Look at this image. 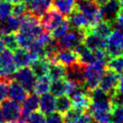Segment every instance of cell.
Masks as SVG:
<instances>
[{
  "instance_id": "obj_10",
  "label": "cell",
  "mask_w": 123,
  "mask_h": 123,
  "mask_svg": "<svg viewBox=\"0 0 123 123\" xmlns=\"http://www.w3.org/2000/svg\"><path fill=\"white\" fill-rule=\"evenodd\" d=\"M64 16L54 8H50L41 17V24L43 29L48 33H52L56 27L64 21Z\"/></svg>"
},
{
  "instance_id": "obj_49",
  "label": "cell",
  "mask_w": 123,
  "mask_h": 123,
  "mask_svg": "<svg viewBox=\"0 0 123 123\" xmlns=\"http://www.w3.org/2000/svg\"><path fill=\"white\" fill-rule=\"evenodd\" d=\"M2 35H3V34H2V31H1V29H0V37H2Z\"/></svg>"
},
{
  "instance_id": "obj_32",
  "label": "cell",
  "mask_w": 123,
  "mask_h": 123,
  "mask_svg": "<svg viewBox=\"0 0 123 123\" xmlns=\"http://www.w3.org/2000/svg\"><path fill=\"white\" fill-rule=\"evenodd\" d=\"M92 116V119L97 123H111V112L94 111H89Z\"/></svg>"
},
{
  "instance_id": "obj_2",
  "label": "cell",
  "mask_w": 123,
  "mask_h": 123,
  "mask_svg": "<svg viewBox=\"0 0 123 123\" xmlns=\"http://www.w3.org/2000/svg\"><path fill=\"white\" fill-rule=\"evenodd\" d=\"M106 67L107 63L100 61H97L94 63L85 66L83 86L89 92H92L99 87Z\"/></svg>"
},
{
  "instance_id": "obj_9",
  "label": "cell",
  "mask_w": 123,
  "mask_h": 123,
  "mask_svg": "<svg viewBox=\"0 0 123 123\" xmlns=\"http://www.w3.org/2000/svg\"><path fill=\"white\" fill-rule=\"evenodd\" d=\"M106 52L111 57L123 55V35L119 31H112L107 38Z\"/></svg>"
},
{
  "instance_id": "obj_15",
  "label": "cell",
  "mask_w": 123,
  "mask_h": 123,
  "mask_svg": "<svg viewBox=\"0 0 123 123\" xmlns=\"http://www.w3.org/2000/svg\"><path fill=\"white\" fill-rule=\"evenodd\" d=\"M28 12L41 19L43 15L51 8V0H33L28 3Z\"/></svg>"
},
{
  "instance_id": "obj_43",
  "label": "cell",
  "mask_w": 123,
  "mask_h": 123,
  "mask_svg": "<svg viewBox=\"0 0 123 123\" xmlns=\"http://www.w3.org/2000/svg\"><path fill=\"white\" fill-rule=\"evenodd\" d=\"M117 91L123 95V75L121 77H119V84H118Z\"/></svg>"
},
{
  "instance_id": "obj_23",
  "label": "cell",
  "mask_w": 123,
  "mask_h": 123,
  "mask_svg": "<svg viewBox=\"0 0 123 123\" xmlns=\"http://www.w3.org/2000/svg\"><path fill=\"white\" fill-rule=\"evenodd\" d=\"M14 61L17 68L28 67L33 62V58L30 52L25 48H18L14 52Z\"/></svg>"
},
{
  "instance_id": "obj_54",
  "label": "cell",
  "mask_w": 123,
  "mask_h": 123,
  "mask_svg": "<svg viewBox=\"0 0 123 123\" xmlns=\"http://www.w3.org/2000/svg\"><path fill=\"white\" fill-rule=\"evenodd\" d=\"M96 123H97V122H96Z\"/></svg>"
},
{
  "instance_id": "obj_34",
  "label": "cell",
  "mask_w": 123,
  "mask_h": 123,
  "mask_svg": "<svg viewBox=\"0 0 123 123\" xmlns=\"http://www.w3.org/2000/svg\"><path fill=\"white\" fill-rule=\"evenodd\" d=\"M13 5L9 1L0 0V22L6 19L8 16L12 15Z\"/></svg>"
},
{
  "instance_id": "obj_8",
  "label": "cell",
  "mask_w": 123,
  "mask_h": 123,
  "mask_svg": "<svg viewBox=\"0 0 123 123\" xmlns=\"http://www.w3.org/2000/svg\"><path fill=\"white\" fill-rule=\"evenodd\" d=\"M100 15L102 20L113 24L115 22L119 12L121 10L119 0H108L100 6Z\"/></svg>"
},
{
  "instance_id": "obj_14",
  "label": "cell",
  "mask_w": 123,
  "mask_h": 123,
  "mask_svg": "<svg viewBox=\"0 0 123 123\" xmlns=\"http://www.w3.org/2000/svg\"><path fill=\"white\" fill-rule=\"evenodd\" d=\"M53 62H57L67 67L79 62V57L76 52L73 49H59Z\"/></svg>"
},
{
  "instance_id": "obj_13",
  "label": "cell",
  "mask_w": 123,
  "mask_h": 123,
  "mask_svg": "<svg viewBox=\"0 0 123 123\" xmlns=\"http://www.w3.org/2000/svg\"><path fill=\"white\" fill-rule=\"evenodd\" d=\"M84 45L91 49L92 51L97 50H104L106 49V44H107V40L100 37V35H96L92 31H86L83 40Z\"/></svg>"
},
{
  "instance_id": "obj_28",
  "label": "cell",
  "mask_w": 123,
  "mask_h": 123,
  "mask_svg": "<svg viewBox=\"0 0 123 123\" xmlns=\"http://www.w3.org/2000/svg\"><path fill=\"white\" fill-rule=\"evenodd\" d=\"M73 108L72 99L68 95L59 96L56 99V111L62 115H65L67 112Z\"/></svg>"
},
{
  "instance_id": "obj_44",
  "label": "cell",
  "mask_w": 123,
  "mask_h": 123,
  "mask_svg": "<svg viewBox=\"0 0 123 123\" xmlns=\"http://www.w3.org/2000/svg\"><path fill=\"white\" fill-rule=\"evenodd\" d=\"M115 22H118V23H123V8H121V10L119 12V15H118V18Z\"/></svg>"
},
{
  "instance_id": "obj_16",
  "label": "cell",
  "mask_w": 123,
  "mask_h": 123,
  "mask_svg": "<svg viewBox=\"0 0 123 123\" xmlns=\"http://www.w3.org/2000/svg\"><path fill=\"white\" fill-rule=\"evenodd\" d=\"M28 92L25 91L22 85L20 84L18 81H16L14 79L9 81L8 83V96L10 99L15 100L16 102H23L24 100L26 99Z\"/></svg>"
},
{
  "instance_id": "obj_51",
  "label": "cell",
  "mask_w": 123,
  "mask_h": 123,
  "mask_svg": "<svg viewBox=\"0 0 123 123\" xmlns=\"http://www.w3.org/2000/svg\"><path fill=\"white\" fill-rule=\"evenodd\" d=\"M122 75H123V73H122Z\"/></svg>"
},
{
  "instance_id": "obj_19",
  "label": "cell",
  "mask_w": 123,
  "mask_h": 123,
  "mask_svg": "<svg viewBox=\"0 0 123 123\" xmlns=\"http://www.w3.org/2000/svg\"><path fill=\"white\" fill-rule=\"evenodd\" d=\"M39 110L44 115H49L56 111V98L52 92L41 95Z\"/></svg>"
},
{
  "instance_id": "obj_3",
  "label": "cell",
  "mask_w": 123,
  "mask_h": 123,
  "mask_svg": "<svg viewBox=\"0 0 123 123\" xmlns=\"http://www.w3.org/2000/svg\"><path fill=\"white\" fill-rule=\"evenodd\" d=\"M17 66L14 61V52L4 49L0 52V81L9 82L14 80Z\"/></svg>"
},
{
  "instance_id": "obj_50",
  "label": "cell",
  "mask_w": 123,
  "mask_h": 123,
  "mask_svg": "<svg viewBox=\"0 0 123 123\" xmlns=\"http://www.w3.org/2000/svg\"><path fill=\"white\" fill-rule=\"evenodd\" d=\"M6 123H16V122H6Z\"/></svg>"
},
{
  "instance_id": "obj_22",
  "label": "cell",
  "mask_w": 123,
  "mask_h": 123,
  "mask_svg": "<svg viewBox=\"0 0 123 123\" xmlns=\"http://www.w3.org/2000/svg\"><path fill=\"white\" fill-rule=\"evenodd\" d=\"M52 6L63 16H69L76 9V0H53Z\"/></svg>"
},
{
  "instance_id": "obj_52",
  "label": "cell",
  "mask_w": 123,
  "mask_h": 123,
  "mask_svg": "<svg viewBox=\"0 0 123 123\" xmlns=\"http://www.w3.org/2000/svg\"><path fill=\"white\" fill-rule=\"evenodd\" d=\"M51 1H53V0H51Z\"/></svg>"
},
{
  "instance_id": "obj_40",
  "label": "cell",
  "mask_w": 123,
  "mask_h": 123,
  "mask_svg": "<svg viewBox=\"0 0 123 123\" xmlns=\"http://www.w3.org/2000/svg\"><path fill=\"white\" fill-rule=\"evenodd\" d=\"M8 83L7 81H0V103L8 97Z\"/></svg>"
},
{
  "instance_id": "obj_18",
  "label": "cell",
  "mask_w": 123,
  "mask_h": 123,
  "mask_svg": "<svg viewBox=\"0 0 123 123\" xmlns=\"http://www.w3.org/2000/svg\"><path fill=\"white\" fill-rule=\"evenodd\" d=\"M40 103V97L36 93H30L28 94L26 99L23 101L22 105V117L26 119L31 113L36 111L39 109Z\"/></svg>"
},
{
  "instance_id": "obj_1",
  "label": "cell",
  "mask_w": 123,
  "mask_h": 123,
  "mask_svg": "<svg viewBox=\"0 0 123 123\" xmlns=\"http://www.w3.org/2000/svg\"><path fill=\"white\" fill-rule=\"evenodd\" d=\"M44 31L40 19L28 12L23 17L19 30L15 35L19 47L28 49Z\"/></svg>"
},
{
  "instance_id": "obj_27",
  "label": "cell",
  "mask_w": 123,
  "mask_h": 123,
  "mask_svg": "<svg viewBox=\"0 0 123 123\" xmlns=\"http://www.w3.org/2000/svg\"><path fill=\"white\" fill-rule=\"evenodd\" d=\"M51 85H52V80L48 75L39 77V79L36 81L34 92L38 95L48 93L51 91Z\"/></svg>"
},
{
  "instance_id": "obj_45",
  "label": "cell",
  "mask_w": 123,
  "mask_h": 123,
  "mask_svg": "<svg viewBox=\"0 0 123 123\" xmlns=\"http://www.w3.org/2000/svg\"><path fill=\"white\" fill-rule=\"evenodd\" d=\"M5 49V44H4V42H3V40L0 38V52H2V51Z\"/></svg>"
},
{
  "instance_id": "obj_21",
  "label": "cell",
  "mask_w": 123,
  "mask_h": 123,
  "mask_svg": "<svg viewBox=\"0 0 123 123\" xmlns=\"http://www.w3.org/2000/svg\"><path fill=\"white\" fill-rule=\"evenodd\" d=\"M22 19L20 17H16L15 15H11L8 16L6 19L3 20L0 22V29L2 31L3 35L7 34H14L16 31L19 30Z\"/></svg>"
},
{
  "instance_id": "obj_48",
  "label": "cell",
  "mask_w": 123,
  "mask_h": 123,
  "mask_svg": "<svg viewBox=\"0 0 123 123\" xmlns=\"http://www.w3.org/2000/svg\"><path fill=\"white\" fill-rule=\"evenodd\" d=\"M120 6H121V8H123V0L120 1Z\"/></svg>"
},
{
  "instance_id": "obj_24",
  "label": "cell",
  "mask_w": 123,
  "mask_h": 123,
  "mask_svg": "<svg viewBox=\"0 0 123 123\" xmlns=\"http://www.w3.org/2000/svg\"><path fill=\"white\" fill-rule=\"evenodd\" d=\"M50 62L47 59L44 58H40L34 61L31 63V69L35 73V75L38 77H43L48 75V71H49V65Z\"/></svg>"
},
{
  "instance_id": "obj_17",
  "label": "cell",
  "mask_w": 123,
  "mask_h": 123,
  "mask_svg": "<svg viewBox=\"0 0 123 123\" xmlns=\"http://www.w3.org/2000/svg\"><path fill=\"white\" fill-rule=\"evenodd\" d=\"M68 21H69L70 25L72 26V28H74V29L83 30L86 32L91 28L90 23H89L88 19L86 18V16L81 12L78 11L77 9H75L69 15Z\"/></svg>"
},
{
  "instance_id": "obj_35",
  "label": "cell",
  "mask_w": 123,
  "mask_h": 123,
  "mask_svg": "<svg viewBox=\"0 0 123 123\" xmlns=\"http://www.w3.org/2000/svg\"><path fill=\"white\" fill-rule=\"evenodd\" d=\"M27 13H28V6H27V3H25V1H20L17 3H15V5L13 6L12 15L16 17L23 18Z\"/></svg>"
},
{
  "instance_id": "obj_39",
  "label": "cell",
  "mask_w": 123,
  "mask_h": 123,
  "mask_svg": "<svg viewBox=\"0 0 123 123\" xmlns=\"http://www.w3.org/2000/svg\"><path fill=\"white\" fill-rule=\"evenodd\" d=\"M46 123H66L64 115L61 114L60 112L54 111L46 117Z\"/></svg>"
},
{
  "instance_id": "obj_11",
  "label": "cell",
  "mask_w": 123,
  "mask_h": 123,
  "mask_svg": "<svg viewBox=\"0 0 123 123\" xmlns=\"http://www.w3.org/2000/svg\"><path fill=\"white\" fill-rule=\"evenodd\" d=\"M119 81V73H115L110 69L105 70L103 75L101 77L99 88H100L109 95H111L117 91Z\"/></svg>"
},
{
  "instance_id": "obj_37",
  "label": "cell",
  "mask_w": 123,
  "mask_h": 123,
  "mask_svg": "<svg viewBox=\"0 0 123 123\" xmlns=\"http://www.w3.org/2000/svg\"><path fill=\"white\" fill-rule=\"evenodd\" d=\"M28 123H46V118L44 114L41 111H35L31 113L26 118Z\"/></svg>"
},
{
  "instance_id": "obj_7",
  "label": "cell",
  "mask_w": 123,
  "mask_h": 123,
  "mask_svg": "<svg viewBox=\"0 0 123 123\" xmlns=\"http://www.w3.org/2000/svg\"><path fill=\"white\" fill-rule=\"evenodd\" d=\"M38 77L35 75L33 70L29 67H23L16 71L15 74V79L25 89L28 93L34 92Z\"/></svg>"
},
{
  "instance_id": "obj_53",
  "label": "cell",
  "mask_w": 123,
  "mask_h": 123,
  "mask_svg": "<svg viewBox=\"0 0 123 123\" xmlns=\"http://www.w3.org/2000/svg\"><path fill=\"white\" fill-rule=\"evenodd\" d=\"M119 1H121V0H119Z\"/></svg>"
},
{
  "instance_id": "obj_26",
  "label": "cell",
  "mask_w": 123,
  "mask_h": 123,
  "mask_svg": "<svg viewBox=\"0 0 123 123\" xmlns=\"http://www.w3.org/2000/svg\"><path fill=\"white\" fill-rule=\"evenodd\" d=\"M112 28H113V25L111 23H109L107 21L101 20L98 24H96L94 26L90 28L89 30L107 40V38L112 33Z\"/></svg>"
},
{
  "instance_id": "obj_4",
  "label": "cell",
  "mask_w": 123,
  "mask_h": 123,
  "mask_svg": "<svg viewBox=\"0 0 123 123\" xmlns=\"http://www.w3.org/2000/svg\"><path fill=\"white\" fill-rule=\"evenodd\" d=\"M76 9L86 16L91 28L102 20L100 5L95 0H76Z\"/></svg>"
},
{
  "instance_id": "obj_47",
  "label": "cell",
  "mask_w": 123,
  "mask_h": 123,
  "mask_svg": "<svg viewBox=\"0 0 123 123\" xmlns=\"http://www.w3.org/2000/svg\"><path fill=\"white\" fill-rule=\"evenodd\" d=\"M3 121H4V119H3V116H2V113L0 111V123H3Z\"/></svg>"
},
{
  "instance_id": "obj_5",
  "label": "cell",
  "mask_w": 123,
  "mask_h": 123,
  "mask_svg": "<svg viewBox=\"0 0 123 123\" xmlns=\"http://www.w3.org/2000/svg\"><path fill=\"white\" fill-rule=\"evenodd\" d=\"M0 111L6 122H17L22 117V107L19 102L5 100L0 104Z\"/></svg>"
},
{
  "instance_id": "obj_25",
  "label": "cell",
  "mask_w": 123,
  "mask_h": 123,
  "mask_svg": "<svg viewBox=\"0 0 123 123\" xmlns=\"http://www.w3.org/2000/svg\"><path fill=\"white\" fill-rule=\"evenodd\" d=\"M66 67L57 62H51L48 71V76L52 81L65 79Z\"/></svg>"
},
{
  "instance_id": "obj_30",
  "label": "cell",
  "mask_w": 123,
  "mask_h": 123,
  "mask_svg": "<svg viewBox=\"0 0 123 123\" xmlns=\"http://www.w3.org/2000/svg\"><path fill=\"white\" fill-rule=\"evenodd\" d=\"M107 68L117 73H123V55L111 57L107 62Z\"/></svg>"
},
{
  "instance_id": "obj_20",
  "label": "cell",
  "mask_w": 123,
  "mask_h": 123,
  "mask_svg": "<svg viewBox=\"0 0 123 123\" xmlns=\"http://www.w3.org/2000/svg\"><path fill=\"white\" fill-rule=\"evenodd\" d=\"M74 51L76 52L77 55L79 57V62L84 65H89L97 62L95 52L87 48L84 45V43H81L80 45H78L74 49Z\"/></svg>"
},
{
  "instance_id": "obj_41",
  "label": "cell",
  "mask_w": 123,
  "mask_h": 123,
  "mask_svg": "<svg viewBox=\"0 0 123 123\" xmlns=\"http://www.w3.org/2000/svg\"><path fill=\"white\" fill-rule=\"evenodd\" d=\"M92 121H93V119H92V114L90 112L85 111L80 118L68 123H92Z\"/></svg>"
},
{
  "instance_id": "obj_12",
  "label": "cell",
  "mask_w": 123,
  "mask_h": 123,
  "mask_svg": "<svg viewBox=\"0 0 123 123\" xmlns=\"http://www.w3.org/2000/svg\"><path fill=\"white\" fill-rule=\"evenodd\" d=\"M85 66L86 65L81 63L80 62H77L76 63H74L73 65L67 66L65 79L68 81L76 82L78 84L83 85Z\"/></svg>"
},
{
  "instance_id": "obj_29",
  "label": "cell",
  "mask_w": 123,
  "mask_h": 123,
  "mask_svg": "<svg viewBox=\"0 0 123 123\" xmlns=\"http://www.w3.org/2000/svg\"><path fill=\"white\" fill-rule=\"evenodd\" d=\"M66 85H67V81H66V79H61V80L52 81L50 92H52L55 97L65 95L66 94Z\"/></svg>"
},
{
  "instance_id": "obj_38",
  "label": "cell",
  "mask_w": 123,
  "mask_h": 123,
  "mask_svg": "<svg viewBox=\"0 0 123 123\" xmlns=\"http://www.w3.org/2000/svg\"><path fill=\"white\" fill-rule=\"evenodd\" d=\"M85 111H81V110H79L77 108L73 107L69 111L66 113L64 115V119H65V122L68 123L70 121H73V120H75L78 118H80Z\"/></svg>"
},
{
  "instance_id": "obj_33",
  "label": "cell",
  "mask_w": 123,
  "mask_h": 123,
  "mask_svg": "<svg viewBox=\"0 0 123 123\" xmlns=\"http://www.w3.org/2000/svg\"><path fill=\"white\" fill-rule=\"evenodd\" d=\"M1 39L3 40L5 44V47L6 49L11 50L12 52H15L16 49L19 48L18 43H17V39H16V35L14 34H7V35H3Z\"/></svg>"
},
{
  "instance_id": "obj_42",
  "label": "cell",
  "mask_w": 123,
  "mask_h": 123,
  "mask_svg": "<svg viewBox=\"0 0 123 123\" xmlns=\"http://www.w3.org/2000/svg\"><path fill=\"white\" fill-rule=\"evenodd\" d=\"M113 25V27L115 28L116 30L119 31L121 34L123 35V23H118V22H114L112 24Z\"/></svg>"
},
{
  "instance_id": "obj_6",
  "label": "cell",
  "mask_w": 123,
  "mask_h": 123,
  "mask_svg": "<svg viewBox=\"0 0 123 123\" xmlns=\"http://www.w3.org/2000/svg\"><path fill=\"white\" fill-rule=\"evenodd\" d=\"M85 31L79 29H71V30L63 35L62 38L57 40L58 45L60 49H73L74 50L78 45L83 43L85 36Z\"/></svg>"
},
{
  "instance_id": "obj_36",
  "label": "cell",
  "mask_w": 123,
  "mask_h": 123,
  "mask_svg": "<svg viewBox=\"0 0 123 123\" xmlns=\"http://www.w3.org/2000/svg\"><path fill=\"white\" fill-rule=\"evenodd\" d=\"M111 123H123V106H114L111 111Z\"/></svg>"
},
{
  "instance_id": "obj_46",
  "label": "cell",
  "mask_w": 123,
  "mask_h": 123,
  "mask_svg": "<svg viewBox=\"0 0 123 123\" xmlns=\"http://www.w3.org/2000/svg\"><path fill=\"white\" fill-rule=\"evenodd\" d=\"M6 1H9V2H11V3H17V2L22 1V0H6Z\"/></svg>"
},
{
  "instance_id": "obj_31",
  "label": "cell",
  "mask_w": 123,
  "mask_h": 123,
  "mask_svg": "<svg viewBox=\"0 0 123 123\" xmlns=\"http://www.w3.org/2000/svg\"><path fill=\"white\" fill-rule=\"evenodd\" d=\"M70 23L68 20H64L61 25H59L55 29H54L52 33H51V35L52 37L55 40H59L60 38H62L63 35H65L68 32H69L71 29H70Z\"/></svg>"
}]
</instances>
